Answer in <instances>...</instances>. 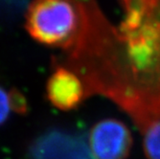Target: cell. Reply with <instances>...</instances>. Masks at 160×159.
Instances as JSON below:
<instances>
[{"label": "cell", "instance_id": "cell-1", "mask_svg": "<svg viewBox=\"0 0 160 159\" xmlns=\"http://www.w3.org/2000/svg\"><path fill=\"white\" fill-rule=\"evenodd\" d=\"M85 20L82 0H32L25 13V29L40 44L70 50Z\"/></svg>", "mask_w": 160, "mask_h": 159}, {"label": "cell", "instance_id": "cell-2", "mask_svg": "<svg viewBox=\"0 0 160 159\" xmlns=\"http://www.w3.org/2000/svg\"><path fill=\"white\" fill-rule=\"evenodd\" d=\"M132 147V133L119 120H101L90 131L89 148L95 159H126Z\"/></svg>", "mask_w": 160, "mask_h": 159}, {"label": "cell", "instance_id": "cell-3", "mask_svg": "<svg viewBox=\"0 0 160 159\" xmlns=\"http://www.w3.org/2000/svg\"><path fill=\"white\" fill-rule=\"evenodd\" d=\"M46 98L62 111L76 109L86 97L81 78L68 67L57 65L46 82Z\"/></svg>", "mask_w": 160, "mask_h": 159}, {"label": "cell", "instance_id": "cell-4", "mask_svg": "<svg viewBox=\"0 0 160 159\" xmlns=\"http://www.w3.org/2000/svg\"><path fill=\"white\" fill-rule=\"evenodd\" d=\"M91 156L82 143L60 132L40 137L31 148L32 159H89Z\"/></svg>", "mask_w": 160, "mask_h": 159}, {"label": "cell", "instance_id": "cell-5", "mask_svg": "<svg viewBox=\"0 0 160 159\" xmlns=\"http://www.w3.org/2000/svg\"><path fill=\"white\" fill-rule=\"evenodd\" d=\"M144 151L149 159H160V120L144 129Z\"/></svg>", "mask_w": 160, "mask_h": 159}, {"label": "cell", "instance_id": "cell-6", "mask_svg": "<svg viewBox=\"0 0 160 159\" xmlns=\"http://www.w3.org/2000/svg\"><path fill=\"white\" fill-rule=\"evenodd\" d=\"M8 94L11 109L17 114L26 115L28 113V102L21 91L18 88H12Z\"/></svg>", "mask_w": 160, "mask_h": 159}, {"label": "cell", "instance_id": "cell-7", "mask_svg": "<svg viewBox=\"0 0 160 159\" xmlns=\"http://www.w3.org/2000/svg\"><path fill=\"white\" fill-rule=\"evenodd\" d=\"M10 110L9 94L3 87L0 86V126H2L7 121Z\"/></svg>", "mask_w": 160, "mask_h": 159}]
</instances>
